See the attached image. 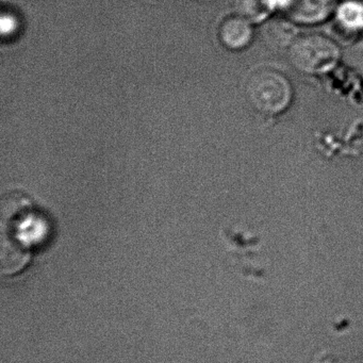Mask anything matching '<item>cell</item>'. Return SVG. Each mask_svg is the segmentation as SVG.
Here are the masks:
<instances>
[{"label":"cell","instance_id":"1","mask_svg":"<svg viewBox=\"0 0 363 363\" xmlns=\"http://www.w3.org/2000/svg\"><path fill=\"white\" fill-rule=\"evenodd\" d=\"M48 233L41 216L31 209L29 201H3L0 269L3 276L18 275L39 250Z\"/></svg>","mask_w":363,"mask_h":363},{"label":"cell","instance_id":"2","mask_svg":"<svg viewBox=\"0 0 363 363\" xmlns=\"http://www.w3.org/2000/svg\"><path fill=\"white\" fill-rule=\"evenodd\" d=\"M246 96L255 109L262 113L275 114L288 107L292 90L288 79L282 74L262 69L248 78Z\"/></svg>","mask_w":363,"mask_h":363},{"label":"cell","instance_id":"3","mask_svg":"<svg viewBox=\"0 0 363 363\" xmlns=\"http://www.w3.org/2000/svg\"><path fill=\"white\" fill-rule=\"evenodd\" d=\"M293 67L308 74L326 73L339 59V50L330 40L320 35H303L293 42L289 52Z\"/></svg>","mask_w":363,"mask_h":363},{"label":"cell","instance_id":"4","mask_svg":"<svg viewBox=\"0 0 363 363\" xmlns=\"http://www.w3.org/2000/svg\"><path fill=\"white\" fill-rule=\"evenodd\" d=\"M250 22L242 16L225 18L220 26V38L224 45L231 50L245 48L252 39Z\"/></svg>","mask_w":363,"mask_h":363},{"label":"cell","instance_id":"5","mask_svg":"<svg viewBox=\"0 0 363 363\" xmlns=\"http://www.w3.org/2000/svg\"><path fill=\"white\" fill-rule=\"evenodd\" d=\"M290 12L301 23H314L322 20L329 12L328 0H290Z\"/></svg>","mask_w":363,"mask_h":363},{"label":"cell","instance_id":"6","mask_svg":"<svg viewBox=\"0 0 363 363\" xmlns=\"http://www.w3.org/2000/svg\"><path fill=\"white\" fill-rule=\"evenodd\" d=\"M265 43L273 50H284L295 37V28L290 23L273 20L263 27Z\"/></svg>","mask_w":363,"mask_h":363},{"label":"cell","instance_id":"7","mask_svg":"<svg viewBox=\"0 0 363 363\" xmlns=\"http://www.w3.org/2000/svg\"><path fill=\"white\" fill-rule=\"evenodd\" d=\"M235 11L248 21H261L272 9L271 0H233Z\"/></svg>","mask_w":363,"mask_h":363},{"label":"cell","instance_id":"8","mask_svg":"<svg viewBox=\"0 0 363 363\" xmlns=\"http://www.w3.org/2000/svg\"><path fill=\"white\" fill-rule=\"evenodd\" d=\"M339 18L350 29L363 28V6L356 3L344 4L339 10Z\"/></svg>","mask_w":363,"mask_h":363}]
</instances>
